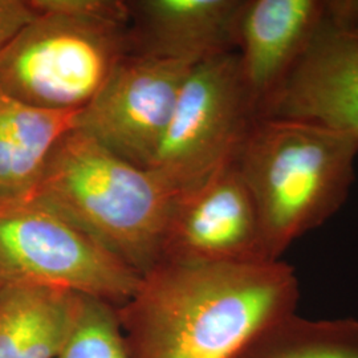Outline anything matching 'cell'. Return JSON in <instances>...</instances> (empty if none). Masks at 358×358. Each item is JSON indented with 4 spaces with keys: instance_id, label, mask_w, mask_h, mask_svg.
<instances>
[{
    "instance_id": "6da1fadb",
    "label": "cell",
    "mask_w": 358,
    "mask_h": 358,
    "mask_svg": "<svg viewBox=\"0 0 358 358\" xmlns=\"http://www.w3.org/2000/svg\"><path fill=\"white\" fill-rule=\"evenodd\" d=\"M299 297L284 260H161L117 315L129 358H238Z\"/></svg>"
},
{
    "instance_id": "7a4b0ae2",
    "label": "cell",
    "mask_w": 358,
    "mask_h": 358,
    "mask_svg": "<svg viewBox=\"0 0 358 358\" xmlns=\"http://www.w3.org/2000/svg\"><path fill=\"white\" fill-rule=\"evenodd\" d=\"M176 196L152 169L115 155L77 129L55 148L32 195L141 275L162 260Z\"/></svg>"
},
{
    "instance_id": "3957f363",
    "label": "cell",
    "mask_w": 358,
    "mask_h": 358,
    "mask_svg": "<svg viewBox=\"0 0 358 358\" xmlns=\"http://www.w3.org/2000/svg\"><path fill=\"white\" fill-rule=\"evenodd\" d=\"M358 142L319 124L256 120L236 164L252 194L271 260L322 226L344 205L355 180Z\"/></svg>"
},
{
    "instance_id": "277c9868",
    "label": "cell",
    "mask_w": 358,
    "mask_h": 358,
    "mask_svg": "<svg viewBox=\"0 0 358 358\" xmlns=\"http://www.w3.org/2000/svg\"><path fill=\"white\" fill-rule=\"evenodd\" d=\"M130 52L129 27L36 11L0 57V90L35 108L80 112Z\"/></svg>"
},
{
    "instance_id": "5b68a950",
    "label": "cell",
    "mask_w": 358,
    "mask_h": 358,
    "mask_svg": "<svg viewBox=\"0 0 358 358\" xmlns=\"http://www.w3.org/2000/svg\"><path fill=\"white\" fill-rule=\"evenodd\" d=\"M141 276L35 198L0 207V284L63 289L120 308L136 292Z\"/></svg>"
},
{
    "instance_id": "8992f818",
    "label": "cell",
    "mask_w": 358,
    "mask_h": 358,
    "mask_svg": "<svg viewBox=\"0 0 358 358\" xmlns=\"http://www.w3.org/2000/svg\"><path fill=\"white\" fill-rule=\"evenodd\" d=\"M256 120L236 52L194 65L149 169L189 192L236 161Z\"/></svg>"
},
{
    "instance_id": "52a82bcc",
    "label": "cell",
    "mask_w": 358,
    "mask_h": 358,
    "mask_svg": "<svg viewBox=\"0 0 358 358\" xmlns=\"http://www.w3.org/2000/svg\"><path fill=\"white\" fill-rule=\"evenodd\" d=\"M192 66L130 52L78 112L77 130L134 165L150 166Z\"/></svg>"
},
{
    "instance_id": "ba28073f",
    "label": "cell",
    "mask_w": 358,
    "mask_h": 358,
    "mask_svg": "<svg viewBox=\"0 0 358 358\" xmlns=\"http://www.w3.org/2000/svg\"><path fill=\"white\" fill-rule=\"evenodd\" d=\"M162 260L238 263L271 260L255 201L236 161L171 207Z\"/></svg>"
},
{
    "instance_id": "9c48e42d",
    "label": "cell",
    "mask_w": 358,
    "mask_h": 358,
    "mask_svg": "<svg viewBox=\"0 0 358 358\" xmlns=\"http://www.w3.org/2000/svg\"><path fill=\"white\" fill-rule=\"evenodd\" d=\"M331 13V1L244 0L236 53L257 120L271 115Z\"/></svg>"
},
{
    "instance_id": "30bf717a",
    "label": "cell",
    "mask_w": 358,
    "mask_h": 358,
    "mask_svg": "<svg viewBox=\"0 0 358 358\" xmlns=\"http://www.w3.org/2000/svg\"><path fill=\"white\" fill-rule=\"evenodd\" d=\"M331 19L296 66L269 117L294 118L358 142V40L331 1Z\"/></svg>"
},
{
    "instance_id": "8fae6325",
    "label": "cell",
    "mask_w": 358,
    "mask_h": 358,
    "mask_svg": "<svg viewBox=\"0 0 358 358\" xmlns=\"http://www.w3.org/2000/svg\"><path fill=\"white\" fill-rule=\"evenodd\" d=\"M244 0L128 1L131 53L196 65L236 52Z\"/></svg>"
},
{
    "instance_id": "7c38bea8",
    "label": "cell",
    "mask_w": 358,
    "mask_h": 358,
    "mask_svg": "<svg viewBox=\"0 0 358 358\" xmlns=\"http://www.w3.org/2000/svg\"><path fill=\"white\" fill-rule=\"evenodd\" d=\"M77 115L35 108L0 90V207L32 198L55 148L76 129Z\"/></svg>"
},
{
    "instance_id": "4fadbf2b",
    "label": "cell",
    "mask_w": 358,
    "mask_h": 358,
    "mask_svg": "<svg viewBox=\"0 0 358 358\" xmlns=\"http://www.w3.org/2000/svg\"><path fill=\"white\" fill-rule=\"evenodd\" d=\"M81 294L0 284V358H57L76 321Z\"/></svg>"
},
{
    "instance_id": "5bb4252c",
    "label": "cell",
    "mask_w": 358,
    "mask_h": 358,
    "mask_svg": "<svg viewBox=\"0 0 358 358\" xmlns=\"http://www.w3.org/2000/svg\"><path fill=\"white\" fill-rule=\"evenodd\" d=\"M238 358H358V320L294 313L260 333Z\"/></svg>"
},
{
    "instance_id": "9a60e30c",
    "label": "cell",
    "mask_w": 358,
    "mask_h": 358,
    "mask_svg": "<svg viewBox=\"0 0 358 358\" xmlns=\"http://www.w3.org/2000/svg\"><path fill=\"white\" fill-rule=\"evenodd\" d=\"M57 358H129L117 308L81 296L75 325Z\"/></svg>"
},
{
    "instance_id": "2e32d148",
    "label": "cell",
    "mask_w": 358,
    "mask_h": 358,
    "mask_svg": "<svg viewBox=\"0 0 358 358\" xmlns=\"http://www.w3.org/2000/svg\"><path fill=\"white\" fill-rule=\"evenodd\" d=\"M38 13H56L84 22L129 27L128 1L121 0H31Z\"/></svg>"
},
{
    "instance_id": "e0dca14e",
    "label": "cell",
    "mask_w": 358,
    "mask_h": 358,
    "mask_svg": "<svg viewBox=\"0 0 358 358\" xmlns=\"http://www.w3.org/2000/svg\"><path fill=\"white\" fill-rule=\"evenodd\" d=\"M36 16L31 1L0 0V57L16 35Z\"/></svg>"
},
{
    "instance_id": "ac0fdd59",
    "label": "cell",
    "mask_w": 358,
    "mask_h": 358,
    "mask_svg": "<svg viewBox=\"0 0 358 358\" xmlns=\"http://www.w3.org/2000/svg\"><path fill=\"white\" fill-rule=\"evenodd\" d=\"M346 31H348V34H349L352 38L358 40V22L356 24H353V26L346 28Z\"/></svg>"
}]
</instances>
